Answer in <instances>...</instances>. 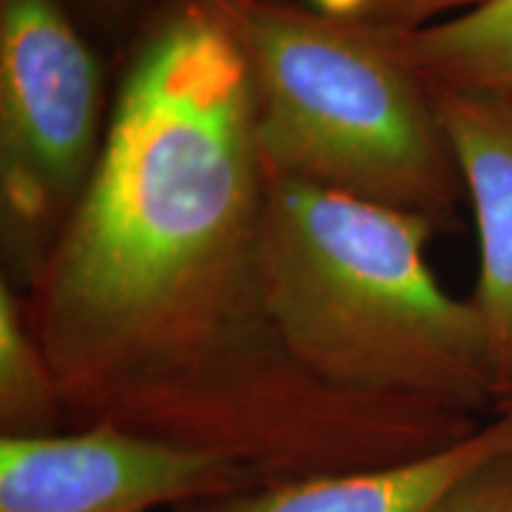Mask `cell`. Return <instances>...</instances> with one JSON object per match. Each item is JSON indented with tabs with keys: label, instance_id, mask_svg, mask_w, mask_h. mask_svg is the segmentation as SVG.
Listing matches in <instances>:
<instances>
[{
	"label": "cell",
	"instance_id": "obj_1",
	"mask_svg": "<svg viewBox=\"0 0 512 512\" xmlns=\"http://www.w3.org/2000/svg\"><path fill=\"white\" fill-rule=\"evenodd\" d=\"M264 192L238 46L202 0H157L91 183L24 297L67 430L119 427L264 482L399 463L475 430L299 366L266 297Z\"/></svg>",
	"mask_w": 512,
	"mask_h": 512
},
{
	"label": "cell",
	"instance_id": "obj_2",
	"mask_svg": "<svg viewBox=\"0 0 512 512\" xmlns=\"http://www.w3.org/2000/svg\"><path fill=\"white\" fill-rule=\"evenodd\" d=\"M264 174L266 297L306 373L361 399L465 415L498 403L477 306L427 264L430 219Z\"/></svg>",
	"mask_w": 512,
	"mask_h": 512
},
{
	"label": "cell",
	"instance_id": "obj_3",
	"mask_svg": "<svg viewBox=\"0 0 512 512\" xmlns=\"http://www.w3.org/2000/svg\"><path fill=\"white\" fill-rule=\"evenodd\" d=\"M245 60L264 169L441 228L465 195L427 83L382 29L299 0H202Z\"/></svg>",
	"mask_w": 512,
	"mask_h": 512
},
{
	"label": "cell",
	"instance_id": "obj_4",
	"mask_svg": "<svg viewBox=\"0 0 512 512\" xmlns=\"http://www.w3.org/2000/svg\"><path fill=\"white\" fill-rule=\"evenodd\" d=\"M102 69L64 0H0V219L27 290L105 147Z\"/></svg>",
	"mask_w": 512,
	"mask_h": 512
},
{
	"label": "cell",
	"instance_id": "obj_5",
	"mask_svg": "<svg viewBox=\"0 0 512 512\" xmlns=\"http://www.w3.org/2000/svg\"><path fill=\"white\" fill-rule=\"evenodd\" d=\"M264 484L245 467L119 427L0 437V512H157Z\"/></svg>",
	"mask_w": 512,
	"mask_h": 512
},
{
	"label": "cell",
	"instance_id": "obj_6",
	"mask_svg": "<svg viewBox=\"0 0 512 512\" xmlns=\"http://www.w3.org/2000/svg\"><path fill=\"white\" fill-rule=\"evenodd\" d=\"M430 88V86H427ZM475 214L482 318L498 403H512V100L430 88Z\"/></svg>",
	"mask_w": 512,
	"mask_h": 512
},
{
	"label": "cell",
	"instance_id": "obj_7",
	"mask_svg": "<svg viewBox=\"0 0 512 512\" xmlns=\"http://www.w3.org/2000/svg\"><path fill=\"white\" fill-rule=\"evenodd\" d=\"M512 451V403L451 444L399 463L278 479L174 512H432L458 482Z\"/></svg>",
	"mask_w": 512,
	"mask_h": 512
},
{
	"label": "cell",
	"instance_id": "obj_8",
	"mask_svg": "<svg viewBox=\"0 0 512 512\" xmlns=\"http://www.w3.org/2000/svg\"><path fill=\"white\" fill-rule=\"evenodd\" d=\"M384 36L430 88L512 100V0Z\"/></svg>",
	"mask_w": 512,
	"mask_h": 512
},
{
	"label": "cell",
	"instance_id": "obj_9",
	"mask_svg": "<svg viewBox=\"0 0 512 512\" xmlns=\"http://www.w3.org/2000/svg\"><path fill=\"white\" fill-rule=\"evenodd\" d=\"M67 430L60 389L29 320L27 302L0 283V432L43 437Z\"/></svg>",
	"mask_w": 512,
	"mask_h": 512
},
{
	"label": "cell",
	"instance_id": "obj_10",
	"mask_svg": "<svg viewBox=\"0 0 512 512\" xmlns=\"http://www.w3.org/2000/svg\"><path fill=\"white\" fill-rule=\"evenodd\" d=\"M432 512H512V451L477 467Z\"/></svg>",
	"mask_w": 512,
	"mask_h": 512
},
{
	"label": "cell",
	"instance_id": "obj_11",
	"mask_svg": "<svg viewBox=\"0 0 512 512\" xmlns=\"http://www.w3.org/2000/svg\"><path fill=\"white\" fill-rule=\"evenodd\" d=\"M489 0H366L354 22L384 31H413L441 19L463 15Z\"/></svg>",
	"mask_w": 512,
	"mask_h": 512
},
{
	"label": "cell",
	"instance_id": "obj_12",
	"mask_svg": "<svg viewBox=\"0 0 512 512\" xmlns=\"http://www.w3.org/2000/svg\"><path fill=\"white\" fill-rule=\"evenodd\" d=\"M79 27L105 41H131L157 0H64Z\"/></svg>",
	"mask_w": 512,
	"mask_h": 512
},
{
	"label": "cell",
	"instance_id": "obj_13",
	"mask_svg": "<svg viewBox=\"0 0 512 512\" xmlns=\"http://www.w3.org/2000/svg\"><path fill=\"white\" fill-rule=\"evenodd\" d=\"M299 3H304V0H299Z\"/></svg>",
	"mask_w": 512,
	"mask_h": 512
}]
</instances>
